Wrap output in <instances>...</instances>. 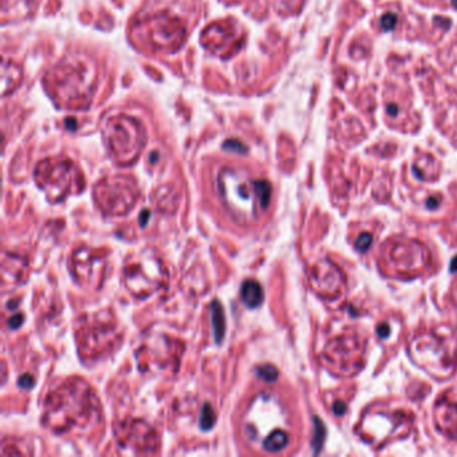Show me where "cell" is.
Returning <instances> with one entry per match:
<instances>
[{
	"label": "cell",
	"mask_w": 457,
	"mask_h": 457,
	"mask_svg": "<svg viewBox=\"0 0 457 457\" xmlns=\"http://www.w3.org/2000/svg\"><path fill=\"white\" fill-rule=\"evenodd\" d=\"M217 188L227 211L244 223L256 219L257 207L261 211L268 208L272 193L268 181L251 180L244 172L229 168L219 173Z\"/></svg>",
	"instance_id": "1"
},
{
	"label": "cell",
	"mask_w": 457,
	"mask_h": 457,
	"mask_svg": "<svg viewBox=\"0 0 457 457\" xmlns=\"http://www.w3.org/2000/svg\"><path fill=\"white\" fill-rule=\"evenodd\" d=\"M90 397L92 392L82 381L62 386L55 394H52L47 401L46 412L52 424V429H68L72 426L71 424L90 414L93 409Z\"/></svg>",
	"instance_id": "2"
},
{
	"label": "cell",
	"mask_w": 457,
	"mask_h": 457,
	"mask_svg": "<svg viewBox=\"0 0 457 457\" xmlns=\"http://www.w3.org/2000/svg\"><path fill=\"white\" fill-rule=\"evenodd\" d=\"M98 205L109 215H125L134 207L137 199L136 187L125 177L101 181L96 187Z\"/></svg>",
	"instance_id": "3"
},
{
	"label": "cell",
	"mask_w": 457,
	"mask_h": 457,
	"mask_svg": "<svg viewBox=\"0 0 457 457\" xmlns=\"http://www.w3.org/2000/svg\"><path fill=\"white\" fill-rule=\"evenodd\" d=\"M412 354L417 362L422 361V366L429 368L433 359V370L436 373H444L445 376L452 373L454 368V351H450L444 338H438L432 334H424L414 339L412 346Z\"/></svg>",
	"instance_id": "4"
},
{
	"label": "cell",
	"mask_w": 457,
	"mask_h": 457,
	"mask_svg": "<svg viewBox=\"0 0 457 457\" xmlns=\"http://www.w3.org/2000/svg\"><path fill=\"white\" fill-rule=\"evenodd\" d=\"M74 166L70 162H56L48 166L47 161L38 165L36 180L54 201H59L70 191Z\"/></svg>",
	"instance_id": "5"
},
{
	"label": "cell",
	"mask_w": 457,
	"mask_h": 457,
	"mask_svg": "<svg viewBox=\"0 0 457 457\" xmlns=\"http://www.w3.org/2000/svg\"><path fill=\"white\" fill-rule=\"evenodd\" d=\"M109 146L112 149L113 154L117 160L120 161H133L138 154V149H136L130 142H128V134L141 129L133 118L126 117H117L112 118L109 122Z\"/></svg>",
	"instance_id": "6"
},
{
	"label": "cell",
	"mask_w": 457,
	"mask_h": 457,
	"mask_svg": "<svg viewBox=\"0 0 457 457\" xmlns=\"http://www.w3.org/2000/svg\"><path fill=\"white\" fill-rule=\"evenodd\" d=\"M428 253L429 252L426 251L425 247L420 244L418 241H398V243L390 245L389 248L390 260L396 263L393 265L397 269H400L401 272H410L409 264L406 260L412 261L418 269L421 268L422 265L426 263V260L429 259Z\"/></svg>",
	"instance_id": "7"
},
{
	"label": "cell",
	"mask_w": 457,
	"mask_h": 457,
	"mask_svg": "<svg viewBox=\"0 0 457 457\" xmlns=\"http://www.w3.org/2000/svg\"><path fill=\"white\" fill-rule=\"evenodd\" d=\"M358 339L359 338L346 335V337L337 338L326 347L327 358L334 363H337L338 370H343L345 373H351L350 366L347 365V357L359 368L362 346Z\"/></svg>",
	"instance_id": "8"
},
{
	"label": "cell",
	"mask_w": 457,
	"mask_h": 457,
	"mask_svg": "<svg viewBox=\"0 0 457 457\" xmlns=\"http://www.w3.org/2000/svg\"><path fill=\"white\" fill-rule=\"evenodd\" d=\"M313 285L322 295L335 297L343 286V277L338 267L325 260L315 265L313 273Z\"/></svg>",
	"instance_id": "9"
},
{
	"label": "cell",
	"mask_w": 457,
	"mask_h": 457,
	"mask_svg": "<svg viewBox=\"0 0 457 457\" xmlns=\"http://www.w3.org/2000/svg\"><path fill=\"white\" fill-rule=\"evenodd\" d=\"M437 421L449 437L457 438V402L442 398L437 405Z\"/></svg>",
	"instance_id": "10"
},
{
	"label": "cell",
	"mask_w": 457,
	"mask_h": 457,
	"mask_svg": "<svg viewBox=\"0 0 457 457\" xmlns=\"http://www.w3.org/2000/svg\"><path fill=\"white\" fill-rule=\"evenodd\" d=\"M240 297L243 303L248 309H256L264 301V291L256 281L248 279L241 285Z\"/></svg>",
	"instance_id": "11"
},
{
	"label": "cell",
	"mask_w": 457,
	"mask_h": 457,
	"mask_svg": "<svg viewBox=\"0 0 457 457\" xmlns=\"http://www.w3.org/2000/svg\"><path fill=\"white\" fill-rule=\"evenodd\" d=\"M224 310L221 307L220 302L213 301L211 303V321H212L213 337L216 343H221L225 334V319Z\"/></svg>",
	"instance_id": "12"
},
{
	"label": "cell",
	"mask_w": 457,
	"mask_h": 457,
	"mask_svg": "<svg viewBox=\"0 0 457 457\" xmlns=\"http://www.w3.org/2000/svg\"><path fill=\"white\" fill-rule=\"evenodd\" d=\"M289 444V434L285 430L275 429L263 440V449L271 453H277Z\"/></svg>",
	"instance_id": "13"
},
{
	"label": "cell",
	"mask_w": 457,
	"mask_h": 457,
	"mask_svg": "<svg viewBox=\"0 0 457 457\" xmlns=\"http://www.w3.org/2000/svg\"><path fill=\"white\" fill-rule=\"evenodd\" d=\"M215 421H216V416H215L212 406L209 405V404H205L203 406V409H201L200 420H199L200 428L203 430L212 429V426L215 425Z\"/></svg>",
	"instance_id": "14"
},
{
	"label": "cell",
	"mask_w": 457,
	"mask_h": 457,
	"mask_svg": "<svg viewBox=\"0 0 457 457\" xmlns=\"http://www.w3.org/2000/svg\"><path fill=\"white\" fill-rule=\"evenodd\" d=\"M256 374L261 380H264L267 382H273L277 381L278 377H279V373H278V369L275 366L272 365H260L256 368Z\"/></svg>",
	"instance_id": "15"
},
{
	"label": "cell",
	"mask_w": 457,
	"mask_h": 457,
	"mask_svg": "<svg viewBox=\"0 0 457 457\" xmlns=\"http://www.w3.org/2000/svg\"><path fill=\"white\" fill-rule=\"evenodd\" d=\"M372 241H373V236L370 233H362L361 236L357 239V241H355V248L358 251H361V252H365L372 245Z\"/></svg>",
	"instance_id": "16"
},
{
	"label": "cell",
	"mask_w": 457,
	"mask_h": 457,
	"mask_svg": "<svg viewBox=\"0 0 457 457\" xmlns=\"http://www.w3.org/2000/svg\"><path fill=\"white\" fill-rule=\"evenodd\" d=\"M396 23H397V15H394V14H386V15L382 16L381 26L385 31L393 30Z\"/></svg>",
	"instance_id": "17"
},
{
	"label": "cell",
	"mask_w": 457,
	"mask_h": 457,
	"mask_svg": "<svg viewBox=\"0 0 457 457\" xmlns=\"http://www.w3.org/2000/svg\"><path fill=\"white\" fill-rule=\"evenodd\" d=\"M223 148L227 149V150H232V152H236V153H245V146L244 145H241L239 141H233V140L227 141V142L223 145Z\"/></svg>",
	"instance_id": "18"
},
{
	"label": "cell",
	"mask_w": 457,
	"mask_h": 457,
	"mask_svg": "<svg viewBox=\"0 0 457 457\" xmlns=\"http://www.w3.org/2000/svg\"><path fill=\"white\" fill-rule=\"evenodd\" d=\"M23 321H24L23 315H22V314H16V315H14V317H11L10 319H8L7 325L10 329L16 330V329H19L20 326H22Z\"/></svg>",
	"instance_id": "19"
},
{
	"label": "cell",
	"mask_w": 457,
	"mask_h": 457,
	"mask_svg": "<svg viewBox=\"0 0 457 457\" xmlns=\"http://www.w3.org/2000/svg\"><path fill=\"white\" fill-rule=\"evenodd\" d=\"M318 425H319V432H315V438H314V448L315 450H318L321 448L322 441H323V434H325V429H323V424L318 420Z\"/></svg>",
	"instance_id": "20"
},
{
	"label": "cell",
	"mask_w": 457,
	"mask_h": 457,
	"mask_svg": "<svg viewBox=\"0 0 457 457\" xmlns=\"http://www.w3.org/2000/svg\"><path fill=\"white\" fill-rule=\"evenodd\" d=\"M20 388H23V389H31L32 386H34V378L30 376V374H24L22 377L19 378V381H18Z\"/></svg>",
	"instance_id": "21"
},
{
	"label": "cell",
	"mask_w": 457,
	"mask_h": 457,
	"mask_svg": "<svg viewBox=\"0 0 457 457\" xmlns=\"http://www.w3.org/2000/svg\"><path fill=\"white\" fill-rule=\"evenodd\" d=\"M333 410H334V413L337 414V416H343L346 412V405L342 401H337L335 404H334Z\"/></svg>",
	"instance_id": "22"
},
{
	"label": "cell",
	"mask_w": 457,
	"mask_h": 457,
	"mask_svg": "<svg viewBox=\"0 0 457 457\" xmlns=\"http://www.w3.org/2000/svg\"><path fill=\"white\" fill-rule=\"evenodd\" d=\"M377 334H378V337L386 338L390 334L389 326L386 325V323H382V325H380L377 329Z\"/></svg>",
	"instance_id": "23"
},
{
	"label": "cell",
	"mask_w": 457,
	"mask_h": 457,
	"mask_svg": "<svg viewBox=\"0 0 457 457\" xmlns=\"http://www.w3.org/2000/svg\"><path fill=\"white\" fill-rule=\"evenodd\" d=\"M386 112H388V114H389V116L396 117V116H397V113H398V106L396 104L388 105V109H386Z\"/></svg>",
	"instance_id": "24"
},
{
	"label": "cell",
	"mask_w": 457,
	"mask_h": 457,
	"mask_svg": "<svg viewBox=\"0 0 457 457\" xmlns=\"http://www.w3.org/2000/svg\"><path fill=\"white\" fill-rule=\"evenodd\" d=\"M148 217H149L148 209H145L144 212H142V215H141V217H140L141 225H142V227H145V225H146V223H148Z\"/></svg>",
	"instance_id": "25"
},
{
	"label": "cell",
	"mask_w": 457,
	"mask_h": 457,
	"mask_svg": "<svg viewBox=\"0 0 457 457\" xmlns=\"http://www.w3.org/2000/svg\"><path fill=\"white\" fill-rule=\"evenodd\" d=\"M450 271L452 272H457V256H454L450 261Z\"/></svg>",
	"instance_id": "26"
},
{
	"label": "cell",
	"mask_w": 457,
	"mask_h": 457,
	"mask_svg": "<svg viewBox=\"0 0 457 457\" xmlns=\"http://www.w3.org/2000/svg\"><path fill=\"white\" fill-rule=\"evenodd\" d=\"M436 200V199H434V197H432V199H429V201H428V207H429V208H432V207H437V204H438V201H434Z\"/></svg>",
	"instance_id": "27"
}]
</instances>
